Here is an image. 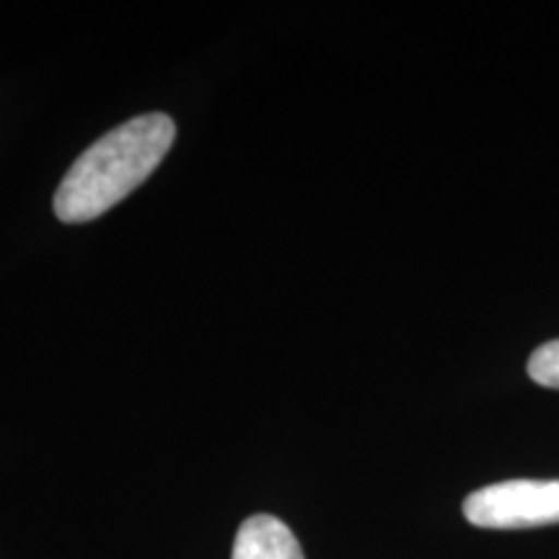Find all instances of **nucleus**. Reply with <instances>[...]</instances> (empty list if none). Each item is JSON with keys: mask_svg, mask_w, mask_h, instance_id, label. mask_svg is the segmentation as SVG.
I'll use <instances>...</instances> for the list:
<instances>
[{"mask_svg": "<svg viewBox=\"0 0 559 559\" xmlns=\"http://www.w3.org/2000/svg\"><path fill=\"white\" fill-rule=\"evenodd\" d=\"M177 124L169 115L135 117L96 140L75 158L58 192L55 213L62 223L99 218L132 190H138L169 153Z\"/></svg>", "mask_w": 559, "mask_h": 559, "instance_id": "obj_1", "label": "nucleus"}, {"mask_svg": "<svg viewBox=\"0 0 559 559\" xmlns=\"http://www.w3.org/2000/svg\"><path fill=\"white\" fill-rule=\"evenodd\" d=\"M464 515L479 528H536L559 523V479H508L464 500Z\"/></svg>", "mask_w": 559, "mask_h": 559, "instance_id": "obj_2", "label": "nucleus"}, {"mask_svg": "<svg viewBox=\"0 0 559 559\" xmlns=\"http://www.w3.org/2000/svg\"><path fill=\"white\" fill-rule=\"evenodd\" d=\"M230 559H306L296 534L275 515H251L236 531Z\"/></svg>", "mask_w": 559, "mask_h": 559, "instance_id": "obj_3", "label": "nucleus"}, {"mask_svg": "<svg viewBox=\"0 0 559 559\" xmlns=\"http://www.w3.org/2000/svg\"><path fill=\"white\" fill-rule=\"evenodd\" d=\"M528 376L544 389L559 391V340H549L528 358Z\"/></svg>", "mask_w": 559, "mask_h": 559, "instance_id": "obj_4", "label": "nucleus"}]
</instances>
